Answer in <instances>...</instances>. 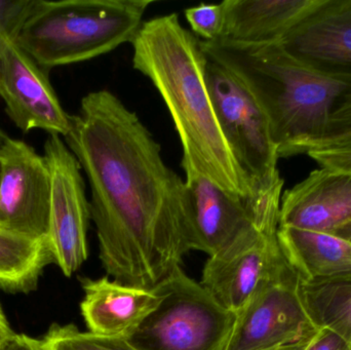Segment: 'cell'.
Instances as JSON below:
<instances>
[{"label":"cell","instance_id":"obj_1","mask_svg":"<svg viewBox=\"0 0 351 350\" xmlns=\"http://www.w3.org/2000/svg\"><path fill=\"white\" fill-rule=\"evenodd\" d=\"M64 139L90 184L103 268L123 285L154 289L188 252L185 182L136 112L109 90L84 97Z\"/></svg>","mask_w":351,"mask_h":350},{"label":"cell","instance_id":"obj_2","mask_svg":"<svg viewBox=\"0 0 351 350\" xmlns=\"http://www.w3.org/2000/svg\"><path fill=\"white\" fill-rule=\"evenodd\" d=\"M132 45L134 68L152 80L174 121L182 164L229 195H253L219 125L206 84L208 59L199 39L182 26L177 14H170L143 22Z\"/></svg>","mask_w":351,"mask_h":350},{"label":"cell","instance_id":"obj_3","mask_svg":"<svg viewBox=\"0 0 351 350\" xmlns=\"http://www.w3.org/2000/svg\"><path fill=\"white\" fill-rule=\"evenodd\" d=\"M210 61L226 68L250 90L269 123L278 158L317 139L351 84L309 69L278 42L245 45L227 39L200 40Z\"/></svg>","mask_w":351,"mask_h":350},{"label":"cell","instance_id":"obj_4","mask_svg":"<svg viewBox=\"0 0 351 350\" xmlns=\"http://www.w3.org/2000/svg\"><path fill=\"white\" fill-rule=\"evenodd\" d=\"M149 0H37L16 43L39 66L88 61L131 42Z\"/></svg>","mask_w":351,"mask_h":350},{"label":"cell","instance_id":"obj_5","mask_svg":"<svg viewBox=\"0 0 351 350\" xmlns=\"http://www.w3.org/2000/svg\"><path fill=\"white\" fill-rule=\"evenodd\" d=\"M156 291L158 308L128 340L138 350H226L237 314L176 268Z\"/></svg>","mask_w":351,"mask_h":350},{"label":"cell","instance_id":"obj_6","mask_svg":"<svg viewBox=\"0 0 351 350\" xmlns=\"http://www.w3.org/2000/svg\"><path fill=\"white\" fill-rule=\"evenodd\" d=\"M280 208L261 211L230 244L208 256L200 284L225 310L237 314L266 286L293 271L278 240Z\"/></svg>","mask_w":351,"mask_h":350},{"label":"cell","instance_id":"obj_7","mask_svg":"<svg viewBox=\"0 0 351 350\" xmlns=\"http://www.w3.org/2000/svg\"><path fill=\"white\" fill-rule=\"evenodd\" d=\"M206 84L225 141L253 192L284 184L265 113L245 84L208 60Z\"/></svg>","mask_w":351,"mask_h":350},{"label":"cell","instance_id":"obj_8","mask_svg":"<svg viewBox=\"0 0 351 350\" xmlns=\"http://www.w3.org/2000/svg\"><path fill=\"white\" fill-rule=\"evenodd\" d=\"M182 168L186 174L184 216L188 251L216 254L247 229L262 210L282 201L284 185L239 197L229 195L192 166L182 164Z\"/></svg>","mask_w":351,"mask_h":350},{"label":"cell","instance_id":"obj_9","mask_svg":"<svg viewBox=\"0 0 351 350\" xmlns=\"http://www.w3.org/2000/svg\"><path fill=\"white\" fill-rule=\"evenodd\" d=\"M43 148L51 183L47 240L53 263L71 277L88 256L90 201L82 166L62 137L49 135Z\"/></svg>","mask_w":351,"mask_h":350},{"label":"cell","instance_id":"obj_10","mask_svg":"<svg viewBox=\"0 0 351 350\" xmlns=\"http://www.w3.org/2000/svg\"><path fill=\"white\" fill-rule=\"evenodd\" d=\"M291 271L260 290L237 314L226 350H274L311 342L319 329L309 316Z\"/></svg>","mask_w":351,"mask_h":350},{"label":"cell","instance_id":"obj_11","mask_svg":"<svg viewBox=\"0 0 351 350\" xmlns=\"http://www.w3.org/2000/svg\"><path fill=\"white\" fill-rule=\"evenodd\" d=\"M0 162V227L47 238L51 183L45 156L26 142L8 138Z\"/></svg>","mask_w":351,"mask_h":350},{"label":"cell","instance_id":"obj_12","mask_svg":"<svg viewBox=\"0 0 351 350\" xmlns=\"http://www.w3.org/2000/svg\"><path fill=\"white\" fill-rule=\"evenodd\" d=\"M49 73L12 41L0 55V98L21 131L38 129L64 138L71 129V115L62 107Z\"/></svg>","mask_w":351,"mask_h":350},{"label":"cell","instance_id":"obj_13","mask_svg":"<svg viewBox=\"0 0 351 350\" xmlns=\"http://www.w3.org/2000/svg\"><path fill=\"white\" fill-rule=\"evenodd\" d=\"M278 43L309 69L351 84V0H319Z\"/></svg>","mask_w":351,"mask_h":350},{"label":"cell","instance_id":"obj_14","mask_svg":"<svg viewBox=\"0 0 351 350\" xmlns=\"http://www.w3.org/2000/svg\"><path fill=\"white\" fill-rule=\"evenodd\" d=\"M351 238V173L337 168L313 171L282 195L280 226Z\"/></svg>","mask_w":351,"mask_h":350},{"label":"cell","instance_id":"obj_15","mask_svg":"<svg viewBox=\"0 0 351 350\" xmlns=\"http://www.w3.org/2000/svg\"><path fill=\"white\" fill-rule=\"evenodd\" d=\"M80 282L82 316L88 332L99 336L129 339L160 302L156 288L132 287L108 277Z\"/></svg>","mask_w":351,"mask_h":350},{"label":"cell","instance_id":"obj_16","mask_svg":"<svg viewBox=\"0 0 351 350\" xmlns=\"http://www.w3.org/2000/svg\"><path fill=\"white\" fill-rule=\"evenodd\" d=\"M319 0H225L221 39L245 45L280 42Z\"/></svg>","mask_w":351,"mask_h":350},{"label":"cell","instance_id":"obj_17","mask_svg":"<svg viewBox=\"0 0 351 350\" xmlns=\"http://www.w3.org/2000/svg\"><path fill=\"white\" fill-rule=\"evenodd\" d=\"M278 240L287 262L301 281L351 271L350 240L295 227H278Z\"/></svg>","mask_w":351,"mask_h":350},{"label":"cell","instance_id":"obj_18","mask_svg":"<svg viewBox=\"0 0 351 350\" xmlns=\"http://www.w3.org/2000/svg\"><path fill=\"white\" fill-rule=\"evenodd\" d=\"M53 262L47 238H33L0 227V290L32 291L43 268Z\"/></svg>","mask_w":351,"mask_h":350},{"label":"cell","instance_id":"obj_19","mask_svg":"<svg viewBox=\"0 0 351 350\" xmlns=\"http://www.w3.org/2000/svg\"><path fill=\"white\" fill-rule=\"evenodd\" d=\"M305 308L317 328H327L351 345V271L299 283Z\"/></svg>","mask_w":351,"mask_h":350},{"label":"cell","instance_id":"obj_20","mask_svg":"<svg viewBox=\"0 0 351 350\" xmlns=\"http://www.w3.org/2000/svg\"><path fill=\"white\" fill-rule=\"evenodd\" d=\"M39 341L43 350H138L128 339L82 332L74 325H53Z\"/></svg>","mask_w":351,"mask_h":350},{"label":"cell","instance_id":"obj_21","mask_svg":"<svg viewBox=\"0 0 351 350\" xmlns=\"http://www.w3.org/2000/svg\"><path fill=\"white\" fill-rule=\"evenodd\" d=\"M321 150H351V92L338 101L323 135L303 144L296 154Z\"/></svg>","mask_w":351,"mask_h":350},{"label":"cell","instance_id":"obj_22","mask_svg":"<svg viewBox=\"0 0 351 350\" xmlns=\"http://www.w3.org/2000/svg\"><path fill=\"white\" fill-rule=\"evenodd\" d=\"M185 18L192 31L202 40L221 39L224 34L225 10L219 4H199L185 10Z\"/></svg>","mask_w":351,"mask_h":350},{"label":"cell","instance_id":"obj_23","mask_svg":"<svg viewBox=\"0 0 351 350\" xmlns=\"http://www.w3.org/2000/svg\"><path fill=\"white\" fill-rule=\"evenodd\" d=\"M37 0H0V55L6 45L16 41Z\"/></svg>","mask_w":351,"mask_h":350},{"label":"cell","instance_id":"obj_24","mask_svg":"<svg viewBox=\"0 0 351 350\" xmlns=\"http://www.w3.org/2000/svg\"><path fill=\"white\" fill-rule=\"evenodd\" d=\"M324 168L351 173V150H321L307 153Z\"/></svg>","mask_w":351,"mask_h":350},{"label":"cell","instance_id":"obj_25","mask_svg":"<svg viewBox=\"0 0 351 350\" xmlns=\"http://www.w3.org/2000/svg\"><path fill=\"white\" fill-rule=\"evenodd\" d=\"M305 350H351V345L334 331L321 328Z\"/></svg>","mask_w":351,"mask_h":350},{"label":"cell","instance_id":"obj_26","mask_svg":"<svg viewBox=\"0 0 351 350\" xmlns=\"http://www.w3.org/2000/svg\"><path fill=\"white\" fill-rule=\"evenodd\" d=\"M0 350H43L40 341L22 334H12L3 345H0Z\"/></svg>","mask_w":351,"mask_h":350},{"label":"cell","instance_id":"obj_27","mask_svg":"<svg viewBox=\"0 0 351 350\" xmlns=\"http://www.w3.org/2000/svg\"><path fill=\"white\" fill-rule=\"evenodd\" d=\"M12 334H14V332L10 330V325H8L5 316H4L3 312L0 308V345H3Z\"/></svg>","mask_w":351,"mask_h":350},{"label":"cell","instance_id":"obj_28","mask_svg":"<svg viewBox=\"0 0 351 350\" xmlns=\"http://www.w3.org/2000/svg\"><path fill=\"white\" fill-rule=\"evenodd\" d=\"M309 343H305V345H294V347H282V349H278L274 350H305L308 347Z\"/></svg>","mask_w":351,"mask_h":350},{"label":"cell","instance_id":"obj_29","mask_svg":"<svg viewBox=\"0 0 351 350\" xmlns=\"http://www.w3.org/2000/svg\"><path fill=\"white\" fill-rule=\"evenodd\" d=\"M8 136L6 135L5 133H4L3 131H2L1 127H0V150L2 149V147H3L4 144H5V142L8 140Z\"/></svg>","mask_w":351,"mask_h":350},{"label":"cell","instance_id":"obj_30","mask_svg":"<svg viewBox=\"0 0 351 350\" xmlns=\"http://www.w3.org/2000/svg\"><path fill=\"white\" fill-rule=\"evenodd\" d=\"M0 172H1V162H0Z\"/></svg>","mask_w":351,"mask_h":350},{"label":"cell","instance_id":"obj_31","mask_svg":"<svg viewBox=\"0 0 351 350\" xmlns=\"http://www.w3.org/2000/svg\"><path fill=\"white\" fill-rule=\"evenodd\" d=\"M350 242H351V238H350Z\"/></svg>","mask_w":351,"mask_h":350}]
</instances>
